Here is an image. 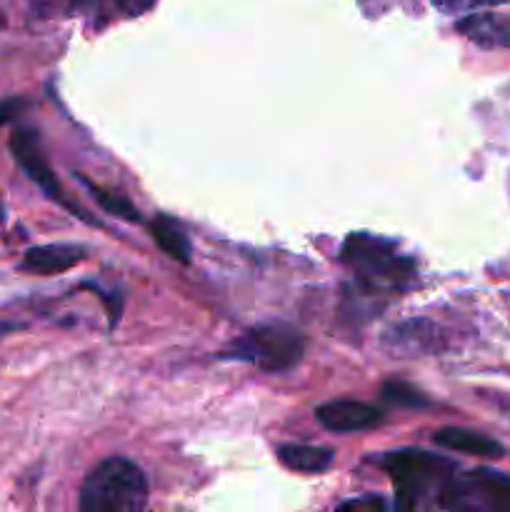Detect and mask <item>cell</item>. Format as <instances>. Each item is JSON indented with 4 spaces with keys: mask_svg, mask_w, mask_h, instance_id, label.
I'll use <instances>...</instances> for the list:
<instances>
[{
    "mask_svg": "<svg viewBox=\"0 0 510 512\" xmlns=\"http://www.w3.org/2000/svg\"><path fill=\"white\" fill-rule=\"evenodd\" d=\"M148 505V480L125 458H108L90 470L80 488L83 512H140Z\"/></svg>",
    "mask_w": 510,
    "mask_h": 512,
    "instance_id": "6da1fadb",
    "label": "cell"
},
{
    "mask_svg": "<svg viewBox=\"0 0 510 512\" xmlns=\"http://www.w3.org/2000/svg\"><path fill=\"white\" fill-rule=\"evenodd\" d=\"M385 473L390 475L398 493V508L413 510L435 490H443L445 483L455 475L453 460L438 453L405 448L388 453L383 458Z\"/></svg>",
    "mask_w": 510,
    "mask_h": 512,
    "instance_id": "7a4b0ae2",
    "label": "cell"
},
{
    "mask_svg": "<svg viewBox=\"0 0 510 512\" xmlns=\"http://www.w3.org/2000/svg\"><path fill=\"white\" fill-rule=\"evenodd\" d=\"M303 350L305 340L298 330L283 323H268L245 330L220 353V358L255 365L265 373H285L300 363Z\"/></svg>",
    "mask_w": 510,
    "mask_h": 512,
    "instance_id": "3957f363",
    "label": "cell"
},
{
    "mask_svg": "<svg viewBox=\"0 0 510 512\" xmlns=\"http://www.w3.org/2000/svg\"><path fill=\"white\" fill-rule=\"evenodd\" d=\"M440 508L455 512H510V475L490 468L453 475L440 490Z\"/></svg>",
    "mask_w": 510,
    "mask_h": 512,
    "instance_id": "277c9868",
    "label": "cell"
},
{
    "mask_svg": "<svg viewBox=\"0 0 510 512\" xmlns=\"http://www.w3.org/2000/svg\"><path fill=\"white\" fill-rule=\"evenodd\" d=\"M340 258L368 280H390V283H395L398 278L413 275V263L398 258L393 243H388L383 238H375L370 233L350 235L343 243Z\"/></svg>",
    "mask_w": 510,
    "mask_h": 512,
    "instance_id": "5b68a950",
    "label": "cell"
},
{
    "mask_svg": "<svg viewBox=\"0 0 510 512\" xmlns=\"http://www.w3.org/2000/svg\"><path fill=\"white\" fill-rule=\"evenodd\" d=\"M10 150H13V158L18 160L20 168L28 173V178L33 180V183L38 185L45 195H48V198H53L55 203L63 205V208H68L70 213H73L75 218L83 220V223L98 225V220L90 218V215L85 213L78 203H73V200L65 195L63 185H60V180L55 178L53 168H50L48 160H45L43 148H40V138L33 128L15 130V133L10 135Z\"/></svg>",
    "mask_w": 510,
    "mask_h": 512,
    "instance_id": "8992f818",
    "label": "cell"
},
{
    "mask_svg": "<svg viewBox=\"0 0 510 512\" xmlns=\"http://www.w3.org/2000/svg\"><path fill=\"white\" fill-rule=\"evenodd\" d=\"M315 418L330 433H360L383 423V413L360 400H330L315 408Z\"/></svg>",
    "mask_w": 510,
    "mask_h": 512,
    "instance_id": "52a82bcc",
    "label": "cell"
},
{
    "mask_svg": "<svg viewBox=\"0 0 510 512\" xmlns=\"http://www.w3.org/2000/svg\"><path fill=\"white\" fill-rule=\"evenodd\" d=\"M83 260L85 250L80 245H38V248L25 250L20 268L33 275H58Z\"/></svg>",
    "mask_w": 510,
    "mask_h": 512,
    "instance_id": "ba28073f",
    "label": "cell"
},
{
    "mask_svg": "<svg viewBox=\"0 0 510 512\" xmlns=\"http://www.w3.org/2000/svg\"><path fill=\"white\" fill-rule=\"evenodd\" d=\"M433 443L438 448L450 450V453H465L473 455V458L498 460L505 455L503 445L498 440L468 428H440L438 433H433Z\"/></svg>",
    "mask_w": 510,
    "mask_h": 512,
    "instance_id": "9c48e42d",
    "label": "cell"
},
{
    "mask_svg": "<svg viewBox=\"0 0 510 512\" xmlns=\"http://www.w3.org/2000/svg\"><path fill=\"white\" fill-rule=\"evenodd\" d=\"M458 30L483 48H510V25L495 15L473 13L465 15L458 23Z\"/></svg>",
    "mask_w": 510,
    "mask_h": 512,
    "instance_id": "30bf717a",
    "label": "cell"
},
{
    "mask_svg": "<svg viewBox=\"0 0 510 512\" xmlns=\"http://www.w3.org/2000/svg\"><path fill=\"white\" fill-rule=\"evenodd\" d=\"M278 460L295 473H323L333 465L335 453L318 445H280Z\"/></svg>",
    "mask_w": 510,
    "mask_h": 512,
    "instance_id": "8fae6325",
    "label": "cell"
},
{
    "mask_svg": "<svg viewBox=\"0 0 510 512\" xmlns=\"http://www.w3.org/2000/svg\"><path fill=\"white\" fill-rule=\"evenodd\" d=\"M435 328L425 320H408L403 325H395L385 333V343L393 350H408V353L420 355L423 350L433 348Z\"/></svg>",
    "mask_w": 510,
    "mask_h": 512,
    "instance_id": "7c38bea8",
    "label": "cell"
},
{
    "mask_svg": "<svg viewBox=\"0 0 510 512\" xmlns=\"http://www.w3.org/2000/svg\"><path fill=\"white\" fill-rule=\"evenodd\" d=\"M150 230H153V240L158 243V248L163 250V253H168L170 258L178 260V263L183 265L190 263L193 248H190V240L188 235H185L183 225L175 223L168 215H158V218L153 220V225H150Z\"/></svg>",
    "mask_w": 510,
    "mask_h": 512,
    "instance_id": "4fadbf2b",
    "label": "cell"
},
{
    "mask_svg": "<svg viewBox=\"0 0 510 512\" xmlns=\"http://www.w3.org/2000/svg\"><path fill=\"white\" fill-rule=\"evenodd\" d=\"M83 183H85V188L90 190V195L95 198V203H98L105 213L115 215V218H120V220H128V223H138L140 215L128 198H123V195H118V193H108V190H103L100 185H95V183H88V180H83Z\"/></svg>",
    "mask_w": 510,
    "mask_h": 512,
    "instance_id": "5bb4252c",
    "label": "cell"
},
{
    "mask_svg": "<svg viewBox=\"0 0 510 512\" xmlns=\"http://www.w3.org/2000/svg\"><path fill=\"white\" fill-rule=\"evenodd\" d=\"M383 398L388 403L398 405V408H410V410H420V408H428L430 400L420 393L415 385L403 383V380H388L383 385Z\"/></svg>",
    "mask_w": 510,
    "mask_h": 512,
    "instance_id": "9a60e30c",
    "label": "cell"
},
{
    "mask_svg": "<svg viewBox=\"0 0 510 512\" xmlns=\"http://www.w3.org/2000/svg\"><path fill=\"white\" fill-rule=\"evenodd\" d=\"M70 3H75L78 8H85V10L113 8L115 13L133 18V15H143L145 10L153 8L155 0H70Z\"/></svg>",
    "mask_w": 510,
    "mask_h": 512,
    "instance_id": "2e32d148",
    "label": "cell"
},
{
    "mask_svg": "<svg viewBox=\"0 0 510 512\" xmlns=\"http://www.w3.org/2000/svg\"><path fill=\"white\" fill-rule=\"evenodd\" d=\"M430 3L445 13H468V10L488 8V5H500L508 3V0H430Z\"/></svg>",
    "mask_w": 510,
    "mask_h": 512,
    "instance_id": "e0dca14e",
    "label": "cell"
},
{
    "mask_svg": "<svg viewBox=\"0 0 510 512\" xmlns=\"http://www.w3.org/2000/svg\"><path fill=\"white\" fill-rule=\"evenodd\" d=\"M28 108V100L25 98H5L0 100V125L10 123V120L18 118L23 110Z\"/></svg>",
    "mask_w": 510,
    "mask_h": 512,
    "instance_id": "ac0fdd59",
    "label": "cell"
},
{
    "mask_svg": "<svg viewBox=\"0 0 510 512\" xmlns=\"http://www.w3.org/2000/svg\"><path fill=\"white\" fill-rule=\"evenodd\" d=\"M340 508L343 510H370V512H375V510H385V503L380 498H363V500H348V503H343L340 505Z\"/></svg>",
    "mask_w": 510,
    "mask_h": 512,
    "instance_id": "d6986e66",
    "label": "cell"
}]
</instances>
